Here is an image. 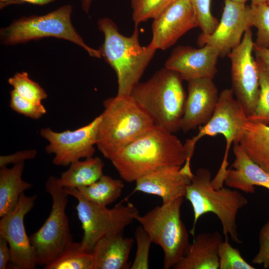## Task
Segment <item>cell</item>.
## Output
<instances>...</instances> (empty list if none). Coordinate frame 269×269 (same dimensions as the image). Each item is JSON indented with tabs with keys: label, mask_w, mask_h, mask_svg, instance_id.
Returning <instances> with one entry per match:
<instances>
[{
	"label": "cell",
	"mask_w": 269,
	"mask_h": 269,
	"mask_svg": "<svg viewBox=\"0 0 269 269\" xmlns=\"http://www.w3.org/2000/svg\"><path fill=\"white\" fill-rule=\"evenodd\" d=\"M120 177L129 183L165 166H182L184 145L174 134L155 126L120 149L109 159Z\"/></svg>",
	"instance_id": "1"
},
{
	"label": "cell",
	"mask_w": 269,
	"mask_h": 269,
	"mask_svg": "<svg viewBox=\"0 0 269 269\" xmlns=\"http://www.w3.org/2000/svg\"><path fill=\"white\" fill-rule=\"evenodd\" d=\"M98 27L104 35V41L98 49L105 60L115 70L117 77V96H129L139 82L152 59L156 50L148 45H140L138 26L131 36L120 33L116 24L103 17L98 21Z\"/></svg>",
	"instance_id": "2"
},
{
	"label": "cell",
	"mask_w": 269,
	"mask_h": 269,
	"mask_svg": "<svg viewBox=\"0 0 269 269\" xmlns=\"http://www.w3.org/2000/svg\"><path fill=\"white\" fill-rule=\"evenodd\" d=\"M182 81L177 72L164 67L137 83L130 96L155 126L174 134L180 130L187 96Z\"/></svg>",
	"instance_id": "3"
},
{
	"label": "cell",
	"mask_w": 269,
	"mask_h": 269,
	"mask_svg": "<svg viewBox=\"0 0 269 269\" xmlns=\"http://www.w3.org/2000/svg\"><path fill=\"white\" fill-rule=\"evenodd\" d=\"M103 106L96 146L108 159L155 126L148 115L130 95L108 98L104 101Z\"/></svg>",
	"instance_id": "4"
},
{
	"label": "cell",
	"mask_w": 269,
	"mask_h": 269,
	"mask_svg": "<svg viewBox=\"0 0 269 269\" xmlns=\"http://www.w3.org/2000/svg\"><path fill=\"white\" fill-rule=\"evenodd\" d=\"M212 174L206 168L198 169L186 189L185 197L191 203L194 221L190 233L194 236L199 218L211 212L220 220L225 239L228 235L237 244H242L239 237L236 216L239 210L247 204L248 199L241 193L222 187L215 188L212 184Z\"/></svg>",
	"instance_id": "5"
},
{
	"label": "cell",
	"mask_w": 269,
	"mask_h": 269,
	"mask_svg": "<svg viewBox=\"0 0 269 269\" xmlns=\"http://www.w3.org/2000/svg\"><path fill=\"white\" fill-rule=\"evenodd\" d=\"M247 117L241 105L235 98L231 89H225L219 94L216 108L210 120L198 127L197 134L187 139L183 144L186 160L182 166L183 170L191 172L190 162L197 142L205 136H215L221 134L225 138L226 146L221 167L212 184L215 188L223 187L228 165V156L232 143H238L243 127Z\"/></svg>",
	"instance_id": "6"
},
{
	"label": "cell",
	"mask_w": 269,
	"mask_h": 269,
	"mask_svg": "<svg viewBox=\"0 0 269 269\" xmlns=\"http://www.w3.org/2000/svg\"><path fill=\"white\" fill-rule=\"evenodd\" d=\"M72 11V6L65 5L45 15L22 17L0 29L1 41L5 45H10L54 37L79 45L92 57L101 58L99 50L87 45L73 26Z\"/></svg>",
	"instance_id": "7"
},
{
	"label": "cell",
	"mask_w": 269,
	"mask_h": 269,
	"mask_svg": "<svg viewBox=\"0 0 269 269\" xmlns=\"http://www.w3.org/2000/svg\"><path fill=\"white\" fill-rule=\"evenodd\" d=\"M183 197L149 210L135 220L164 253L163 268L169 269L183 258L189 245V234L180 218Z\"/></svg>",
	"instance_id": "8"
},
{
	"label": "cell",
	"mask_w": 269,
	"mask_h": 269,
	"mask_svg": "<svg viewBox=\"0 0 269 269\" xmlns=\"http://www.w3.org/2000/svg\"><path fill=\"white\" fill-rule=\"evenodd\" d=\"M45 189L52 198V208L43 225L29 237L36 255L37 265L48 264L73 241L69 219L66 213L69 194L59 178L50 176Z\"/></svg>",
	"instance_id": "9"
},
{
	"label": "cell",
	"mask_w": 269,
	"mask_h": 269,
	"mask_svg": "<svg viewBox=\"0 0 269 269\" xmlns=\"http://www.w3.org/2000/svg\"><path fill=\"white\" fill-rule=\"evenodd\" d=\"M77 200L76 209L84 235L81 243L91 252L96 243L105 236L121 234L124 229L139 215L134 205L123 202L112 208L93 204L85 199L76 188H64Z\"/></svg>",
	"instance_id": "10"
},
{
	"label": "cell",
	"mask_w": 269,
	"mask_h": 269,
	"mask_svg": "<svg viewBox=\"0 0 269 269\" xmlns=\"http://www.w3.org/2000/svg\"><path fill=\"white\" fill-rule=\"evenodd\" d=\"M251 28L240 43L228 54L231 63L232 88L247 118L254 113L260 95L258 64L253 56L254 42Z\"/></svg>",
	"instance_id": "11"
},
{
	"label": "cell",
	"mask_w": 269,
	"mask_h": 269,
	"mask_svg": "<svg viewBox=\"0 0 269 269\" xmlns=\"http://www.w3.org/2000/svg\"><path fill=\"white\" fill-rule=\"evenodd\" d=\"M101 119L100 115L88 125L74 131L56 132L49 128L42 129L40 134L49 142L45 151L55 154L53 164L66 166L81 158L93 156Z\"/></svg>",
	"instance_id": "12"
},
{
	"label": "cell",
	"mask_w": 269,
	"mask_h": 269,
	"mask_svg": "<svg viewBox=\"0 0 269 269\" xmlns=\"http://www.w3.org/2000/svg\"><path fill=\"white\" fill-rule=\"evenodd\" d=\"M37 196L22 193L15 207L0 217V235L6 240L11 253V262L18 269H34L36 255L26 233L24 219L34 207Z\"/></svg>",
	"instance_id": "13"
},
{
	"label": "cell",
	"mask_w": 269,
	"mask_h": 269,
	"mask_svg": "<svg viewBox=\"0 0 269 269\" xmlns=\"http://www.w3.org/2000/svg\"><path fill=\"white\" fill-rule=\"evenodd\" d=\"M152 39L148 45L155 50H165L190 29L199 26L188 0H175L153 19Z\"/></svg>",
	"instance_id": "14"
},
{
	"label": "cell",
	"mask_w": 269,
	"mask_h": 269,
	"mask_svg": "<svg viewBox=\"0 0 269 269\" xmlns=\"http://www.w3.org/2000/svg\"><path fill=\"white\" fill-rule=\"evenodd\" d=\"M251 27L250 6L225 0L221 20L216 29L211 34L200 35L197 42L200 46L216 47L220 56H225L240 43L245 32Z\"/></svg>",
	"instance_id": "15"
},
{
	"label": "cell",
	"mask_w": 269,
	"mask_h": 269,
	"mask_svg": "<svg viewBox=\"0 0 269 269\" xmlns=\"http://www.w3.org/2000/svg\"><path fill=\"white\" fill-rule=\"evenodd\" d=\"M220 56L215 47L205 45L200 48L180 45L175 48L165 63V67L177 72L188 82L199 78L213 79Z\"/></svg>",
	"instance_id": "16"
},
{
	"label": "cell",
	"mask_w": 269,
	"mask_h": 269,
	"mask_svg": "<svg viewBox=\"0 0 269 269\" xmlns=\"http://www.w3.org/2000/svg\"><path fill=\"white\" fill-rule=\"evenodd\" d=\"M188 82V94L180 123V130L184 133L204 125L210 120L219 95L212 79L199 78Z\"/></svg>",
	"instance_id": "17"
},
{
	"label": "cell",
	"mask_w": 269,
	"mask_h": 269,
	"mask_svg": "<svg viewBox=\"0 0 269 269\" xmlns=\"http://www.w3.org/2000/svg\"><path fill=\"white\" fill-rule=\"evenodd\" d=\"M181 166H163L141 177L135 181L134 192L159 196L162 199V204L185 197L192 178L181 171Z\"/></svg>",
	"instance_id": "18"
},
{
	"label": "cell",
	"mask_w": 269,
	"mask_h": 269,
	"mask_svg": "<svg viewBox=\"0 0 269 269\" xmlns=\"http://www.w3.org/2000/svg\"><path fill=\"white\" fill-rule=\"evenodd\" d=\"M235 160L227 169L224 183L247 193L255 192V186L269 190V172L253 161L238 143H234Z\"/></svg>",
	"instance_id": "19"
},
{
	"label": "cell",
	"mask_w": 269,
	"mask_h": 269,
	"mask_svg": "<svg viewBox=\"0 0 269 269\" xmlns=\"http://www.w3.org/2000/svg\"><path fill=\"white\" fill-rule=\"evenodd\" d=\"M223 242L217 232L198 234L173 269H219L218 249Z\"/></svg>",
	"instance_id": "20"
},
{
	"label": "cell",
	"mask_w": 269,
	"mask_h": 269,
	"mask_svg": "<svg viewBox=\"0 0 269 269\" xmlns=\"http://www.w3.org/2000/svg\"><path fill=\"white\" fill-rule=\"evenodd\" d=\"M134 239L121 234L105 236L95 244L91 253L92 269H127Z\"/></svg>",
	"instance_id": "21"
},
{
	"label": "cell",
	"mask_w": 269,
	"mask_h": 269,
	"mask_svg": "<svg viewBox=\"0 0 269 269\" xmlns=\"http://www.w3.org/2000/svg\"><path fill=\"white\" fill-rule=\"evenodd\" d=\"M238 144L248 156L269 172V126L247 121L243 127Z\"/></svg>",
	"instance_id": "22"
},
{
	"label": "cell",
	"mask_w": 269,
	"mask_h": 269,
	"mask_svg": "<svg viewBox=\"0 0 269 269\" xmlns=\"http://www.w3.org/2000/svg\"><path fill=\"white\" fill-rule=\"evenodd\" d=\"M24 163L14 164L11 168L0 169V217L11 211L21 195L31 188L32 184L22 179Z\"/></svg>",
	"instance_id": "23"
},
{
	"label": "cell",
	"mask_w": 269,
	"mask_h": 269,
	"mask_svg": "<svg viewBox=\"0 0 269 269\" xmlns=\"http://www.w3.org/2000/svg\"><path fill=\"white\" fill-rule=\"evenodd\" d=\"M104 163L99 157H91L78 160L69 165L62 172L59 181L64 188H78L89 186L103 175Z\"/></svg>",
	"instance_id": "24"
},
{
	"label": "cell",
	"mask_w": 269,
	"mask_h": 269,
	"mask_svg": "<svg viewBox=\"0 0 269 269\" xmlns=\"http://www.w3.org/2000/svg\"><path fill=\"white\" fill-rule=\"evenodd\" d=\"M124 187L121 180L104 174L93 184L77 189L81 196L90 203L100 206H107L118 199Z\"/></svg>",
	"instance_id": "25"
},
{
	"label": "cell",
	"mask_w": 269,
	"mask_h": 269,
	"mask_svg": "<svg viewBox=\"0 0 269 269\" xmlns=\"http://www.w3.org/2000/svg\"><path fill=\"white\" fill-rule=\"evenodd\" d=\"M93 256L80 242L72 241L45 269H92Z\"/></svg>",
	"instance_id": "26"
},
{
	"label": "cell",
	"mask_w": 269,
	"mask_h": 269,
	"mask_svg": "<svg viewBox=\"0 0 269 269\" xmlns=\"http://www.w3.org/2000/svg\"><path fill=\"white\" fill-rule=\"evenodd\" d=\"M8 83L21 97L36 104H42L47 97L45 90L32 80L26 72H18L8 79Z\"/></svg>",
	"instance_id": "27"
},
{
	"label": "cell",
	"mask_w": 269,
	"mask_h": 269,
	"mask_svg": "<svg viewBox=\"0 0 269 269\" xmlns=\"http://www.w3.org/2000/svg\"><path fill=\"white\" fill-rule=\"evenodd\" d=\"M175 0H131L132 19L135 26L154 19Z\"/></svg>",
	"instance_id": "28"
},
{
	"label": "cell",
	"mask_w": 269,
	"mask_h": 269,
	"mask_svg": "<svg viewBox=\"0 0 269 269\" xmlns=\"http://www.w3.org/2000/svg\"><path fill=\"white\" fill-rule=\"evenodd\" d=\"M251 26L257 29L254 44L269 49V5L266 2L250 5Z\"/></svg>",
	"instance_id": "29"
},
{
	"label": "cell",
	"mask_w": 269,
	"mask_h": 269,
	"mask_svg": "<svg viewBox=\"0 0 269 269\" xmlns=\"http://www.w3.org/2000/svg\"><path fill=\"white\" fill-rule=\"evenodd\" d=\"M257 61V60H256ZM259 70L260 95L253 114L248 121L269 124V73L257 61Z\"/></svg>",
	"instance_id": "30"
},
{
	"label": "cell",
	"mask_w": 269,
	"mask_h": 269,
	"mask_svg": "<svg viewBox=\"0 0 269 269\" xmlns=\"http://www.w3.org/2000/svg\"><path fill=\"white\" fill-rule=\"evenodd\" d=\"M219 269H255L242 257L240 251L233 247L225 239L222 242L218 252Z\"/></svg>",
	"instance_id": "31"
},
{
	"label": "cell",
	"mask_w": 269,
	"mask_h": 269,
	"mask_svg": "<svg viewBox=\"0 0 269 269\" xmlns=\"http://www.w3.org/2000/svg\"><path fill=\"white\" fill-rule=\"evenodd\" d=\"M195 12L201 35L211 34L216 29L219 22L211 11L210 0H188Z\"/></svg>",
	"instance_id": "32"
},
{
	"label": "cell",
	"mask_w": 269,
	"mask_h": 269,
	"mask_svg": "<svg viewBox=\"0 0 269 269\" xmlns=\"http://www.w3.org/2000/svg\"><path fill=\"white\" fill-rule=\"evenodd\" d=\"M134 236L136 242V251L134 260L130 269H148L149 253L152 243L151 239L141 226L137 227L135 229Z\"/></svg>",
	"instance_id": "33"
},
{
	"label": "cell",
	"mask_w": 269,
	"mask_h": 269,
	"mask_svg": "<svg viewBox=\"0 0 269 269\" xmlns=\"http://www.w3.org/2000/svg\"><path fill=\"white\" fill-rule=\"evenodd\" d=\"M9 105L12 110L32 119H39L46 113L42 104H36L19 95L13 89L10 93Z\"/></svg>",
	"instance_id": "34"
},
{
	"label": "cell",
	"mask_w": 269,
	"mask_h": 269,
	"mask_svg": "<svg viewBox=\"0 0 269 269\" xmlns=\"http://www.w3.org/2000/svg\"><path fill=\"white\" fill-rule=\"evenodd\" d=\"M259 250L253 258V263L269 268V220L263 226L259 233Z\"/></svg>",
	"instance_id": "35"
},
{
	"label": "cell",
	"mask_w": 269,
	"mask_h": 269,
	"mask_svg": "<svg viewBox=\"0 0 269 269\" xmlns=\"http://www.w3.org/2000/svg\"><path fill=\"white\" fill-rule=\"evenodd\" d=\"M37 151L34 149L24 150L18 151L14 154L1 155L0 156V167L6 166L9 164H19L24 163V161L34 158Z\"/></svg>",
	"instance_id": "36"
},
{
	"label": "cell",
	"mask_w": 269,
	"mask_h": 269,
	"mask_svg": "<svg viewBox=\"0 0 269 269\" xmlns=\"http://www.w3.org/2000/svg\"><path fill=\"white\" fill-rule=\"evenodd\" d=\"M11 253L5 238L0 235V269H5L9 261H11Z\"/></svg>",
	"instance_id": "37"
},
{
	"label": "cell",
	"mask_w": 269,
	"mask_h": 269,
	"mask_svg": "<svg viewBox=\"0 0 269 269\" xmlns=\"http://www.w3.org/2000/svg\"><path fill=\"white\" fill-rule=\"evenodd\" d=\"M253 52L256 56V60L269 73V49L259 47L254 44Z\"/></svg>",
	"instance_id": "38"
},
{
	"label": "cell",
	"mask_w": 269,
	"mask_h": 269,
	"mask_svg": "<svg viewBox=\"0 0 269 269\" xmlns=\"http://www.w3.org/2000/svg\"><path fill=\"white\" fill-rule=\"evenodd\" d=\"M55 0H0V9L13 3L27 2L33 4L43 5L50 2H54Z\"/></svg>",
	"instance_id": "39"
},
{
	"label": "cell",
	"mask_w": 269,
	"mask_h": 269,
	"mask_svg": "<svg viewBox=\"0 0 269 269\" xmlns=\"http://www.w3.org/2000/svg\"><path fill=\"white\" fill-rule=\"evenodd\" d=\"M93 0H81V6L82 9L86 13H88Z\"/></svg>",
	"instance_id": "40"
},
{
	"label": "cell",
	"mask_w": 269,
	"mask_h": 269,
	"mask_svg": "<svg viewBox=\"0 0 269 269\" xmlns=\"http://www.w3.org/2000/svg\"><path fill=\"white\" fill-rule=\"evenodd\" d=\"M267 0H251V4H257L260 3L266 2Z\"/></svg>",
	"instance_id": "41"
},
{
	"label": "cell",
	"mask_w": 269,
	"mask_h": 269,
	"mask_svg": "<svg viewBox=\"0 0 269 269\" xmlns=\"http://www.w3.org/2000/svg\"><path fill=\"white\" fill-rule=\"evenodd\" d=\"M231 0V1H235V2H241V3H246V2L248 1V0Z\"/></svg>",
	"instance_id": "42"
},
{
	"label": "cell",
	"mask_w": 269,
	"mask_h": 269,
	"mask_svg": "<svg viewBox=\"0 0 269 269\" xmlns=\"http://www.w3.org/2000/svg\"><path fill=\"white\" fill-rule=\"evenodd\" d=\"M266 3L269 5V0H267Z\"/></svg>",
	"instance_id": "43"
}]
</instances>
